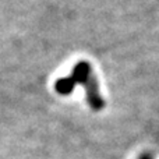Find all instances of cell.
I'll use <instances>...</instances> for the list:
<instances>
[{"label":"cell","instance_id":"1","mask_svg":"<svg viewBox=\"0 0 159 159\" xmlns=\"http://www.w3.org/2000/svg\"><path fill=\"white\" fill-rule=\"evenodd\" d=\"M75 82H82L85 84V89L88 93V102H89L91 107L93 110H99L103 106V101H102L101 95L98 91V85H96L95 77H93L91 67L88 63L81 61L73 70V75L70 78H63L59 80L56 82V91L59 93H70V91L73 89Z\"/></svg>","mask_w":159,"mask_h":159}]
</instances>
